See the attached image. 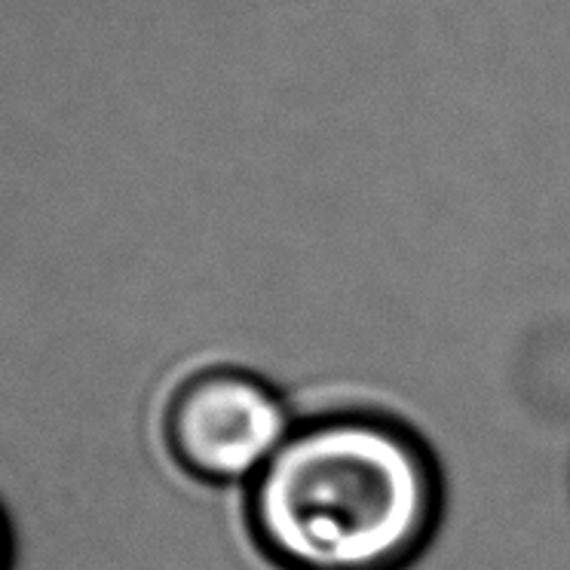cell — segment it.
<instances>
[{"mask_svg":"<svg viewBox=\"0 0 570 570\" xmlns=\"http://www.w3.org/2000/svg\"><path fill=\"white\" fill-rule=\"evenodd\" d=\"M246 531L276 570H409L445 515L433 445L381 409L295 421L246 484Z\"/></svg>","mask_w":570,"mask_h":570,"instance_id":"obj_1","label":"cell"},{"mask_svg":"<svg viewBox=\"0 0 570 570\" xmlns=\"http://www.w3.org/2000/svg\"><path fill=\"white\" fill-rule=\"evenodd\" d=\"M279 386L239 365L187 374L163 409V442L175 466L206 484H248L292 433Z\"/></svg>","mask_w":570,"mask_h":570,"instance_id":"obj_2","label":"cell"},{"mask_svg":"<svg viewBox=\"0 0 570 570\" xmlns=\"http://www.w3.org/2000/svg\"><path fill=\"white\" fill-rule=\"evenodd\" d=\"M16 564V540L13 528H10V519L0 507V570H13Z\"/></svg>","mask_w":570,"mask_h":570,"instance_id":"obj_3","label":"cell"}]
</instances>
